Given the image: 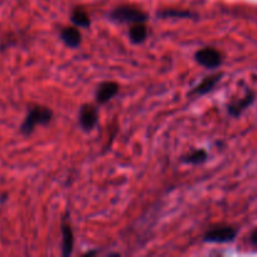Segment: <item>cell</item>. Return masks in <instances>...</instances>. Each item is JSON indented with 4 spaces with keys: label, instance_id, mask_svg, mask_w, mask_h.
Listing matches in <instances>:
<instances>
[{
    "label": "cell",
    "instance_id": "cell-1",
    "mask_svg": "<svg viewBox=\"0 0 257 257\" xmlns=\"http://www.w3.org/2000/svg\"><path fill=\"white\" fill-rule=\"evenodd\" d=\"M53 110L45 105H33L28 109L24 120L20 124V133L29 137L38 125H47L52 122Z\"/></svg>",
    "mask_w": 257,
    "mask_h": 257
},
{
    "label": "cell",
    "instance_id": "cell-8",
    "mask_svg": "<svg viewBox=\"0 0 257 257\" xmlns=\"http://www.w3.org/2000/svg\"><path fill=\"white\" fill-rule=\"evenodd\" d=\"M222 73H215V74H210L207 77L203 78L195 88L190 92V95H197V97H202V95L207 94V93L212 92L217 83L222 79Z\"/></svg>",
    "mask_w": 257,
    "mask_h": 257
},
{
    "label": "cell",
    "instance_id": "cell-4",
    "mask_svg": "<svg viewBox=\"0 0 257 257\" xmlns=\"http://www.w3.org/2000/svg\"><path fill=\"white\" fill-rule=\"evenodd\" d=\"M196 62L206 69L218 68L223 62L222 53L213 47H205L195 53Z\"/></svg>",
    "mask_w": 257,
    "mask_h": 257
},
{
    "label": "cell",
    "instance_id": "cell-6",
    "mask_svg": "<svg viewBox=\"0 0 257 257\" xmlns=\"http://www.w3.org/2000/svg\"><path fill=\"white\" fill-rule=\"evenodd\" d=\"M79 125L84 132H90L98 124V110L92 104H83L79 109Z\"/></svg>",
    "mask_w": 257,
    "mask_h": 257
},
{
    "label": "cell",
    "instance_id": "cell-7",
    "mask_svg": "<svg viewBox=\"0 0 257 257\" xmlns=\"http://www.w3.org/2000/svg\"><path fill=\"white\" fill-rule=\"evenodd\" d=\"M119 89L120 87L117 82H113V80L102 82L95 90V100L98 104H105L118 94Z\"/></svg>",
    "mask_w": 257,
    "mask_h": 257
},
{
    "label": "cell",
    "instance_id": "cell-11",
    "mask_svg": "<svg viewBox=\"0 0 257 257\" xmlns=\"http://www.w3.org/2000/svg\"><path fill=\"white\" fill-rule=\"evenodd\" d=\"M128 37L133 44H142L143 42H146V39L148 38V27L146 22L131 24Z\"/></svg>",
    "mask_w": 257,
    "mask_h": 257
},
{
    "label": "cell",
    "instance_id": "cell-13",
    "mask_svg": "<svg viewBox=\"0 0 257 257\" xmlns=\"http://www.w3.org/2000/svg\"><path fill=\"white\" fill-rule=\"evenodd\" d=\"M208 155L205 150H195L182 157V161L188 165H202L207 161Z\"/></svg>",
    "mask_w": 257,
    "mask_h": 257
},
{
    "label": "cell",
    "instance_id": "cell-2",
    "mask_svg": "<svg viewBox=\"0 0 257 257\" xmlns=\"http://www.w3.org/2000/svg\"><path fill=\"white\" fill-rule=\"evenodd\" d=\"M109 18L117 23H127V24H135V23H142L148 20V15L142 9L133 5H120L110 12Z\"/></svg>",
    "mask_w": 257,
    "mask_h": 257
},
{
    "label": "cell",
    "instance_id": "cell-3",
    "mask_svg": "<svg viewBox=\"0 0 257 257\" xmlns=\"http://www.w3.org/2000/svg\"><path fill=\"white\" fill-rule=\"evenodd\" d=\"M237 228L230 225H220L210 228L203 235V241L210 243H228L237 237Z\"/></svg>",
    "mask_w": 257,
    "mask_h": 257
},
{
    "label": "cell",
    "instance_id": "cell-5",
    "mask_svg": "<svg viewBox=\"0 0 257 257\" xmlns=\"http://www.w3.org/2000/svg\"><path fill=\"white\" fill-rule=\"evenodd\" d=\"M256 99V93L253 90L248 89L245 94L241 98H237V99H233L232 102H230L227 104V112L231 117H240L246 109L252 105V103L255 102Z\"/></svg>",
    "mask_w": 257,
    "mask_h": 257
},
{
    "label": "cell",
    "instance_id": "cell-12",
    "mask_svg": "<svg viewBox=\"0 0 257 257\" xmlns=\"http://www.w3.org/2000/svg\"><path fill=\"white\" fill-rule=\"evenodd\" d=\"M70 20L73 25L78 28H89L90 27V17L87 10L82 7H75L70 13Z\"/></svg>",
    "mask_w": 257,
    "mask_h": 257
},
{
    "label": "cell",
    "instance_id": "cell-10",
    "mask_svg": "<svg viewBox=\"0 0 257 257\" xmlns=\"http://www.w3.org/2000/svg\"><path fill=\"white\" fill-rule=\"evenodd\" d=\"M62 255L69 257L73 253L74 247V233L69 223H62Z\"/></svg>",
    "mask_w": 257,
    "mask_h": 257
},
{
    "label": "cell",
    "instance_id": "cell-9",
    "mask_svg": "<svg viewBox=\"0 0 257 257\" xmlns=\"http://www.w3.org/2000/svg\"><path fill=\"white\" fill-rule=\"evenodd\" d=\"M59 37L68 48H78L82 43V34L78 27H64L60 29Z\"/></svg>",
    "mask_w": 257,
    "mask_h": 257
},
{
    "label": "cell",
    "instance_id": "cell-14",
    "mask_svg": "<svg viewBox=\"0 0 257 257\" xmlns=\"http://www.w3.org/2000/svg\"><path fill=\"white\" fill-rule=\"evenodd\" d=\"M250 242L252 243V246L257 247V227L253 228L250 233Z\"/></svg>",
    "mask_w": 257,
    "mask_h": 257
}]
</instances>
